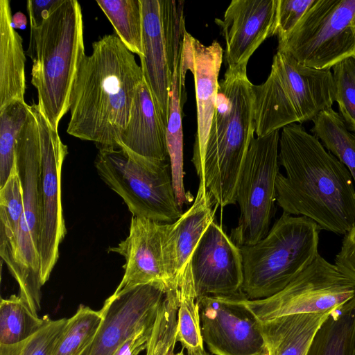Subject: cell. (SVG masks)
Returning <instances> with one entry per match:
<instances>
[{
	"label": "cell",
	"mask_w": 355,
	"mask_h": 355,
	"mask_svg": "<svg viewBox=\"0 0 355 355\" xmlns=\"http://www.w3.org/2000/svg\"><path fill=\"white\" fill-rule=\"evenodd\" d=\"M276 201L283 212L304 216L320 230L345 234L355 224V185L348 169L300 123L282 128Z\"/></svg>",
	"instance_id": "obj_1"
},
{
	"label": "cell",
	"mask_w": 355,
	"mask_h": 355,
	"mask_svg": "<svg viewBox=\"0 0 355 355\" xmlns=\"http://www.w3.org/2000/svg\"><path fill=\"white\" fill-rule=\"evenodd\" d=\"M144 80L141 66L116 34L92 44L82 59L69 97L67 132L99 150L120 148L134 98Z\"/></svg>",
	"instance_id": "obj_2"
},
{
	"label": "cell",
	"mask_w": 355,
	"mask_h": 355,
	"mask_svg": "<svg viewBox=\"0 0 355 355\" xmlns=\"http://www.w3.org/2000/svg\"><path fill=\"white\" fill-rule=\"evenodd\" d=\"M27 54L31 58V83L37 105L50 125L58 130L69 110V97L78 66L85 55L83 19L76 0H58L31 26Z\"/></svg>",
	"instance_id": "obj_3"
},
{
	"label": "cell",
	"mask_w": 355,
	"mask_h": 355,
	"mask_svg": "<svg viewBox=\"0 0 355 355\" xmlns=\"http://www.w3.org/2000/svg\"><path fill=\"white\" fill-rule=\"evenodd\" d=\"M252 85L247 68H227L219 81L205 149L203 182L220 207L236 203L239 178L254 139Z\"/></svg>",
	"instance_id": "obj_4"
},
{
	"label": "cell",
	"mask_w": 355,
	"mask_h": 355,
	"mask_svg": "<svg viewBox=\"0 0 355 355\" xmlns=\"http://www.w3.org/2000/svg\"><path fill=\"white\" fill-rule=\"evenodd\" d=\"M255 133L258 137L288 125L312 121L332 107L336 89L331 69L320 70L277 51L270 73L252 85Z\"/></svg>",
	"instance_id": "obj_5"
},
{
	"label": "cell",
	"mask_w": 355,
	"mask_h": 355,
	"mask_svg": "<svg viewBox=\"0 0 355 355\" xmlns=\"http://www.w3.org/2000/svg\"><path fill=\"white\" fill-rule=\"evenodd\" d=\"M319 227L311 219L284 213L257 243L239 247L248 300H260L283 290L315 259Z\"/></svg>",
	"instance_id": "obj_6"
},
{
	"label": "cell",
	"mask_w": 355,
	"mask_h": 355,
	"mask_svg": "<svg viewBox=\"0 0 355 355\" xmlns=\"http://www.w3.org/2000/svg\"><path fill=\"white\" fill-rule=\"evenodd\" d=\"M15 166L19 177L24 211L15 253L8 269L19 286V296L38 315L41 309L39 241L41 225L40 190V144L35 116H28L15 145Z\"/></svg>",
	"instance_id": "obj_7"
},
{
	"label": "cell",
	"mask_w": 355,
	"mask_h": 355,
	"mask_svg": "<svg viewBox=\"0 0 355 355\" xmlns=\"http://www.w3.org/2000/svg\"><path fill=\"white\" fill-rule=\"evenodd\" d=\"M94 166L101 180L124 201L132 216L171 223L183 214L169 162L147 159L123 148L99 150Z\"/></svg>",
	"instance_id": "obj_8"
},
{
	"label": "cell",
	"mask_w": 355,
	"mask_h": 355,
	"mask_svg": "<svg viewBox=\"0 0 355 355\" xmlns=\"http://www.w3.org/2000/svg\"><path fill=\"white\" fill-rule=\"evenodd\" d=\"M355 0H315L293 30L278 40L277 51L300 64L331 69L355 56Z\"/></svg>",
	"instance_id": "obj_9"
},
{
	"label": "cell",
	"mask_w": 355,
	"mask_h": 355,
	"mask_svg": "<svg viewBox=\"0 0 355 355\" xmlns=\"http://www.w3.org/2000/svg\"><path fill=\"white\" fill-rule=\"evenodd\" d=\"M142 8L144 78L167 125L171 86L180 60L185 27L184 1L140 0Z\"/></svg>",
	"instance_id": "obj_10"
},
{
	"label": "cell",
	"mask_w": 355,
	"mask_h": 355,
	"mask_svg": "<svg viewBox=\"0 0 355 355\" xmlns=\"http://www.w3.org/2000/svg\"><path fill=\"white\" fill-rule=\"evenodd\" d=\"M279 130L254 137L249 147L236 195L240 217L230 236L239 247L254 245L269 232L279 173Z\"/></svg>",
	"instance_id": "obj_11"
},
{
	"label": "cell",
	"mask_w": 355,
	"mask_h": 355,
	"mask_svg": "<svg viewBox=\"0 0 355 355\" xmlns=\"http://www.w3.org/2000/svg\"><path fill=\"white\" fill-rule=\"evenodd\" d=\"M355 297V275L318 254L283 290L260 300L243 299L261 321L282 315L332 311Z\"/></svg>",
	"instance_id": "obj_12"
},
{
	"label": "cell",
	"mask_w": 355,
	"mask_h": 355,
	"mask_svg": "<svg viewBox=\"0 0 355 355\" xmlns=\"http://www.w3.org/2000/svg\"><path fill=\"white\" fill-rule=\"evenodd\" d=\"M40 135L41 225L39 241L40 277L42 286L49 280L59 257V247L67 234L63 217L61 178L68 153L58 130L41 112L37 104L31 105Z\"/></svg>",
	"instance_id": "obj_13"
},
{
	"label": "cell",
	"mask_w": 355,
	"mask_h": 355,
	"mask_svg": "<svg viewBox=\"0 0 355 355\" xmlns=\"http://www.w3.org/2000/svg\"><path fill=\"white\" fill-rule=\"evenodd\" d=\"M241 292L233 296L198 297L202 340L215 355H261L266 343L260 320L243 304Z\"/></svg>",
	"instance_id": "obj_14"
},
{
	"label": "cell",
	"mask_w": 355,
	"mask_h": 355,
	"mask_svg": "<svg viewBox=\"0 0 355 355\" xmlns=\"http://www.w3.org/2000/svg\"><path fill=\"white\" fill-rule=\"evenodd\" d=\"M166 291L163 285L149 284L114 292L101 309L102 322L83 355H114L128 338L151 329Z\"/></svg>",
	"instance_id": "obj_15"
},
{
	"label": "cell",
	"mask_w": 355,
	"mask_h": 355,
	"mask_svg": "<svg viewBox=\"0 0 355 355\" xmlns=\"http://www.w3.org/2000/svg\"><path fill=\"white\" fill-rule=\"evenodd\" d=\"M190 266L197 297L233 296L241 293V249L214 220L195 248Z\"/></svg>",
	"instance_id": "obj_16"
},
{
	"label": "cell",
	"mask_w": 355,
	"mask_h": 355,
	"mask_svg": "<svg viewBox=\"0 0 355 355\" xmlns=\"http://www.w3.org/2000/svg\"><path fill=\"white\" fill-rule=\"evenodd\" d=\"M223 50L217 41L206 46L186 33L180 64L193 75L197 107V132L191 162L200 181L204 180L206 145L216 107L218 75Z\"/></svg>",
	"instance_id": "obj_17"
},
{
	"label": "cell",
	"mask_w": 355,
	"mask_h": 355,
	"mask_svg": "<svg viewBox=\"0 0 355 355\" xmlns=\"http://www.w3.org/2000/svg\"><path fill=\"white\" fill-rule=\"evenodd\" d=\"M278 0H232L223 19H216L225 41L227 68H247L259 46L276 35Z\"/></svg>",
	"instance_id": "obj_18"
},
{
	"label": "cell",
	"mask_w": 355,
	"mask_h": 355,
	"mask_svg": "<svg viewBox=\"0 0 355 355\" xmlns=\"http://www.w3.org/2000/svg\"><path fill=\"white\" fill-rule=\"evenodd\" d=\"M164 223L132 216L129 234L109 252L124 257V275L114 292L149 284L170 289L164 265Z\"/></svg>",
	"instance_id": "obj_19"
},
{
	"label": "cell",
	"mask_w": 355,
	"mask_h": 355,
	"mask_svg": "<svg viewBox=\"0 0 355 355\" xmlns=\"http://www.w3.org/2000/svg\"><path fill=\"white\" fill-rule=\"evenodd\" d=\"M218 207L204 182L200 181L191 207L175 221L164 223L163 248L164 265L170 289L191 259L203 233L214 220Z\"/></svg>",
	"instance_id": "obj_20"
},
{
	"label": "cell",
	"mask_w": 355,
	"mask_h": 355,
	"mask_svg": "<svg viewBox=\"0 0 355 355\" xmlns=\"http://www.w3.org/2000/svg\"><path fill=\"white\" fill-rule=\"evenodd\" d=\"M120 148L153 160L166 161L168 157L166 125L144 78L137 89L128 123L121 133Z\"/></svg>",
	"instance_id": "obj_21"
},
{
	"label": "cell",
	"mask_w": 355,
	"mask_h": 355,
	"mask_svg": "<svg viewBox=\"0 0 355 355\" xmlns=\"http://www.w3.org/2000/svg\"><path fill=\"white\" fill-rule=\"evenodd\" d=\"M334 310L260 320L268 355H307L317 331Z\"/></svg>",
	"instance_id": "obj_22"
},
{
	"label": "cell",
	"mask_w": 355,
	"mask_h": 355,
	"mask_svg": "<svg viewBox=\"0 0 355 355\" xmlns=\"http://www.w3.org/2000/svg\"><path fill=\"white\" fill-rule=\"evenodd\" d=\"M10 1L0 0V110L24 101L25 61L22 38L14 29Z\"/></svg>",
	"instance_id": "obj_23"
},
{
	"label": "cell",
	"mask_w": 355,
	"mask_h": 355,
	"mask_svg": "<svg viewBox=\"0 0 355 355\" xmlns=\"http://www.w3.org/2000/svg\"><path fill=\"white\" fill-rule=\"evenodd\" d=\"M181 58V57H180ZM187 72L178 64L171 86L169 116L166 125V146L171 166L173 185L177 202L182 208L193 198L184 187L182 107L186 99Z\"/></svg>",
	"instance_id": "obj_24"
},
{
	"label": "cell",
	"mask_w": 355,
	"mask_h": 355,
	"mask_svg": "<svg viewBox=\"0 0 355 355\" xmlns=\"http://www.w3.org/2000/svg\"><path fill=\"white\" fill-rule=\"evenodd\" d=\"M307 355H355V297L331 313Z\"/></svg>",
	"instance_id": "obj_25"
},
{
	"label": "cell",
	"mask_w": 355,
	"mask_h": 355,
	"mask_svg": "<svg viewBox=\"0 0 355 355\" xmlns=\"http://www.w3.org/2000/svg\"><path fill=\"white\" fill-rule=\"evenodd\" d=\"M175 291L178 299L177 342L180 343L187 354H201L205 350L190 259L178 279Z\"/></svg>",
	"instance_id": "obj_26"
},
{
	"label": "cell",
	"mask_w": 355,
	"mask_h": 355,
	"mask_svg": "<svg viewBox=\"0 0 355 355\" xmlns=\"http://www.w3.org/2000/svg\"><path fill=\"white\" fill-rule=\"evenodd\" d=\"M311 132L349 171L355 185V132L332 107L313 120Z\"/></svg>",
	"instance_id": "obj_27"
},
{
	"label": "cell",
	"mask_w": 355,
	"mask_h": 355,
	"mask_svg": "<svg viewBox=\"0 0 355 355\" xmlns=\"http://www.w3.org/2000/svg\"><path fill=\"white\" fill-rule=\"evenodd\" d=\"M23 211L21 186L15 168L0 189V255L7 266L15 253Z\"/></svg>",
	"instance_id": "obj_28"
},
{
	"label": "cell",
	"mask_w": 355,
	"mask_h": 355,
	"mask_svg": "<svg viewBox=\"0 0 355 355\" xmlns=\"http://www.w3.org/2000/svg\"><path fill=\"white\" fill-rule=\"evenodd\" d=\"M116 36L133 53L142 57L143 17L140 0H97Z\"/></svg>",
	"instance_id": "obj_29"
},
{
	"label": "cell",
	"mask_w": 355,
	"mask_h": 355,
	"mask_svg": "<svg viewBox=\"0 0 355 355\" xmlns=\"http://www.w3.org/2000/svg\"><path fill=\"white\" fill-rule=\"evenodd\" d=\"M102 320L101 309L80 304L67 318L52 355H83L92 343Z\"/></svg>",
	"instance_id": "obj_30"
},
{
	"label": "cell",
	"mask_w": 355,
	"mask_h": 355,
	"mask_svg": "<svg viewBox=\"0 0 355 355\" xmlns=\"http://www.w3.org/2000/svg\"><path fill=\"white\" fill-rule=\"evenodd\" d=\"M19 296L1 298L0 302V345L17 343L29 337L44 324Z\"/></svg>",
	"instance_id": "obj_31"
},
{
	"label": "cell",
	"mask_w": 355,
	"mask_h": 355,
	"mask_svg": "<svg viewBox=\"0 0 355 355\" xmlns=\"http://www.w3.org/2000/svg\"><path fill=\"white\" fill-rule=\"evenodd\" d=\"M28 112L24 101H14L0 110V189L16 168V141Z\"/></svg>",
	"instance_id": "obj_32"
},
{
	"label": "cell",
	"mask_w": 355,
	"mask_h": 355,
	"mask_svg": "<svg viewBox=\"0 0 355 355\" xmlns=\"http://www.w3.org/2000/svg\"><path fill=\"white\" fill-rule=\"evenodd\" d=\"M67 320L46 316L41 327L27 338L15 344L0 345V355H52Z\"/></svg>",
	"instance_id": "obj_33"
},
{
	"label": "cell",
	"mask_w": 355,
	"mask_h": 355,
	"mask_svg": "<svg viewBox=\"0 0 355 355\" xmlns=\"http://www.w3.org/2000/svg\"><path fill=\"white\" fill-rule=\"evenodd\" d=\"M335 102L348 128L355 132V56L343 60L333 67Z\"/></svg>",
	"instance_id": "obj_34"
},
{
	"label": "cell",
	"mask_w": 355,
	"mask_h": 355,
	"mask_svg": "<svg viewBox=\"0 0 355 355\" xmlns=\"http://www.w3.org/2000/svg\"><path fill=\"white\" fill-rule=\"evenodd\" d=\"M315 0H278V40L286 37L296 26Z\"/></svg>",
	"instance_id": "obj_35"
},
{
	"label": "cell",
	"mask_w": 355,
	"mask_h": 355,
	"mask_svg": "<svg viewBox=\"0 0 355 355\" xmlns=\"http://www.w3.org/2000/svg\"><path fill=\"white\" fill-rule=\"evenodd\" d=\"M334 264L355 275V224L345 234L340 250L336 256Z\"/></svg>",
	"instance_id": "obj_36"
},
{
	"label": "cell",
	"mask_w": 355,
	"mask_h": 355,
	"mask_svg": "<svg viewBox=\"0 0 355 355\" xmlns=\"http://www.w3.org/2000/svg\"><path fill=\"white\" fill-rule=\"evenodd\" d=\"M153 327L128 338L118 348L114 355H139L142 351L146 350Z\"/></svg>",
	"instance_id": "obj_37"
},
{
	"label": "cell",
	"mask_w": 355,
	"mask_h": 355,
	"mask_svg": "<svg viewBox=\"0 0 355 355\" xmlns=\"http://www.w3.org/2000/svg\"><path fill=\"white\" fill-rule=\"evenodd\" d=\"M58 0H28L27 10L30 19V26H38L42 21L44 13L51 9Z\"/></svg>",
	"instance_id": "obj_38"
},
{
	"label": "cell",
	"mask_w": 355,
	"mask_h": 355,
	"mask_svg": "<svg viewBox=\"0 0 355 355\" xmlns=\"http://www.w3.org/2000/svg\"><path fill=\"white\" fill-rule=\"evenodd\" d=\"M12 24L16 28L19 29H24L26 26V16L21 12H18L15 13L12 16Z\"/></svg>",
	"instance_id": "obj_39"
},
{
	"label": "cell",
	"mask_w": 355,
	"mask_h": 355,
	"mask_svg": "<svg viewBox=\"0 0 355 355\" xmlns=\"http://www.w3.org/2000/svg\"><path fill=\"white\" fill-rule=\"evenodd\" d=\"M170 355H184V349H182L180 352H178V353H172Z\"/></svg>",
	"instance_id": "obj_40"
},
{
	"label": "cell",
	"mask_w": 355,
	"mask_h": 355,
	"mask_svg": "<svg viewBox=\"0 0 355 355\" xmlns=\"http://www.w3.org/2000/svg\"><path fill=\"white\" fill-rule=\"evenodd\" d=\"M187 355H211L209 353L207 352L206 351L203 352L201 354H187Z\"/></svg>",
	"instance_id": "obj_41"
},
{
	"label": "cell",
	"mask_w": 355,
	"mask_h": 355,
	"mask_svg": "<svg viewBox=\"0 0 355 355\" xmlns=\"http://www.w3.org/2000/svg\"><path fill=\"white\" fill-rule=\"evenodd\" d=\"M261 355H268L267 349H266Z\"/></svg>",
	"instance_id": "obj_42"
},
{
	"label": "cell",
	"mask_w": 355,
	"mask_h": 355,
	"mask_svg": "<svg viewBox=\"0 0 355 355\" xmlns=\"http://www.w3.org/2000/svg\"><path fill=\"white\" fill-rule=\"evenodd\" d=\"M352 25H353L354 28L355 29V16H354V20L352 22Z\"/></svg>",
	"instance_id": "obj_43"
}]
</instances>
